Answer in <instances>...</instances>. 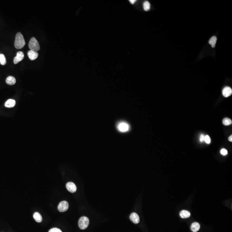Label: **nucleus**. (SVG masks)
<instances>
[{"label":"nucleus","mask_w":232,"mask_h":232,"mask_svg":"<svg viewBox=\"0 0 232 232\" xmlns=\"http://www.w3.org/2000/svg\"><path fill=\"white\" fill-rule=\"evenodd\" d=\"M26 44L23 36L20 32L17 33L15 41V47L16 49H22Z\"/></svg>","instance_id":"nucleus-1"},{"label":"nucleus","mask_w":232,"mask_h":232,"mask_svg":"<svg viewBox=\"0 0 232 232\" xmlns=\"http://www.w3.org/2000/svg\"><path fill=\"white\" fill-rule=\"evenodd\" d=\"M116 128L117 130L121 133L127 132L130 129L129 124L125 121L119 122L116 124Z\"/></svg>","instance_id":"nucleus-2"},{"label":"nucleus","mask_w":232,"mask_h":232,"mask_svg":"<svg viewBox=\"0 0 232 232\" xmlns=\"http://www.w3.org/2000/svg\"><path fill=\"white\" fill-rule=\"evenodd\" d=\"M29 48L31 50L37 52L40 50V47L39 44L36 39L33 37L31 38L29 43Z\"/></svg>","instance_id":"nucleus-3"},{"label":"nucleus","mask_w":232,"mask_h":232,"mask_svg":"<svg viewBox=\"0 0 232 232\" xmlns=\"http://www.w3.org/2000/svg\"><path fill=\"white\" fill-rule=\"evenodd\" d=\"M89 222L88 218L85 216L82 217L78 221V226L81 230H85L88 226Z\"/></svg>","instance_id":"nucleus-4"},{"label":"nucleus","mask_w":232,"mask_h":232,"mask_svg":"<svg viewBox=\"0 0 232 232\" xmlns=\"http://www.w3.org/2000/svg\"><path fill=\"white\" fill-rule=\"evenodd\" d=\"M69 205L67 202L65 201L60 202L58 205V209L60 212H63L68 210Z\"/></svg>","instance_id":"nucleus-5"},{"label":"nucleus","mask_w":232,"mask_h":232,"mask_svg":"<svg viewBox=\"0 0 232 232\" xmlns=\"http://www.w3.org/2000/svg\"><path fill=\"white\" fill-rule=\"evenodd\" d=\"M66 188L70 192L74 193L77 191V187L75 184L72 182H69L66 185Z\"/></svg>","instance_id":"nucleus-6"},{"label":"nucleus","mask_w":232,"mask_h":232,"mask_svg":"<svg viewBox=\"0 0 232 232\" xmlns=\"http://www.w3.org/2000/svg\"><path fill=\"white\" fill-rule=\"evenodd\" d=\"M24 54L21 51L18 52L17 53L16 56L14 58V60H13L14 63L15 64H17L19 62H21L22 60L24 58Z\"/></svg>","instance_id":"nucleus-7"},{"label":"nucleus","mask_w":232,"mask_h":232,"mask_svg":"<svg viewBox=\"0 0 232 232\" xmlns=\"http://www.w3.org/2000/svg\"><path fill=\"white\" fill-rule=\"evenodd\" d=\"M130 219L131 221H132L133 223L137 224L139 222L140 218L138 214L136 213H132L131 214L130 216Z\"/></svg>","instance_id":"nucleus-8"},{"label":"nucleus","mask_w":232,"mask_h":232,"mask_svg":"<svg viewBox=\"0 0 232 232\" xmlns=\"http://www.w3.org/2000/svg\"><path fill=\"white\" fill-rule=\"evenodd\" d=\"M222 93H223V96L224 97L226 98L232 95V89L228 87H225L224 89H223Z\"/></svg>","instance_id":"nucleus-9"},{"label":"nucleus","mask_w":232,"mask_h":232,"mask_svg":"<svg viewBox=\"0 0 232 232\" xmlns=\"http://www.w3.org/2000/svg\"><path fill=\"white\" fill-rule=\"evenodd\" d=\"M28 55L29 59L31 60H34L38 57V53L35 51L30 50L28 53Z\"/></svg>","instance_id":"nucleus-10"},{"label":"nucleus","mask_w":232,"mask_h":232,"mask_svg":"<svg viewBox=\"0 0 232 232\" xmlns=\"http://www.w3.org/2000/svg\"><path fill=\"white\" fill-rule=\"evenodd\" d=\"M200 224L197 222H194L193 223L191 226V230L193 232H197L198 230H200Z\"/></svg>","instance_id":"nucleus-11"},{"label":"nucleus","mask_w":232,"mask_h":232,"mask_svg":"<svg viewBox=\"0 0 232 232\" xmlns=\"http://www.w3.org/2000/svg\"><path fill=\"white\" fill-rule=\"evenodd\" d=\"M15 105H16V101L13 99H10L6 102L5 106L9 108H11V107H14Z\"/></svg>","instance_id":"nucleus-12"},{"label":"nucleus","mask_w":232,"mask_h":232,"mask_svg":"<svg viewBox=\"0 0 232 232\" xmlns=\"http://www.w3.org/2000/svg\"><path fill=\"white\" fill-rule=\"evenodd\" d=\"M6 83L10 85H13L16 83V79L12 76L8 77L6 80Z\"/></svg>","instance_id":"nucleus-13"},{"label":"nucleus","mask_w":232,"mask_h":232,"mask_svg":"<svg viewBox=\"0 0 232 232\" xmlns=\"http://www.w3.org/2000/svg\"><path fill=\"white\" fill-rule=\"evenodd\" d=\"M180 216L182 218H187L190 217V212L187 210H182L180 213Z\"/></svg>","instance_id":"nucleus-14"},{"label":"nucleus","mask_w":232,"mask_h":232,"mask_svg":"<svg viewBox=\"0 0 232 232\" xmlns=\"http://www.w3.org/2000/svg\"><path fill=\"white\" fill-rule=\"evenodd\" d=\"M33 218L35 220V221L38 222V223H40L42 221V217L40 214L38 213V212H35V214L33 215Z\"/></svg>","instance_id":"nucleus-15"},{"label":"nucleus","mask_w":232,"mask_h":232,"mask_svg":"<svg viewBox=\"0 0 232 232\" xmlns=\"http://www.w3.org/2000/svg\"><path fill=\"white\" fill-rule=\"evenodd\" d=\"M217 40V38L215 36L212 37L209 40V44L212 45V48H214L215 47Z\"/></svg>","instance_id":"nucleus-16"},{"label":"nucleus","mask_w":232,"mask_h":232,"mask_svg":"<svg viewBox=\"0 0 232 232\" xmlns=\"http://www.w3.org/2000/svg\"><path fill=\"white\" fill-rule=\"evenodd\" d=\"M144 9L145 11H149L151 8V4L148 1H146L144 3Z\"/></svg>","instance_id":"nucleus-17"},{"label":"nucleus","mask_w":232,"mask_h":232,"mask_svg":"<svg viewBox=\"0 0 232 232\" xmlns=\"http://www.w3.org/2000/svg\"><path fill=\"white\" fill-rule=\"evenodd\" d=\"M6 63V59L4 55L3 54H0V64L1 65H4Z\"/></svg>","instance_id":"nucleus-18"},{"label":"nucleus","mask_w":232,"mask_h":232,"mask_svg":"<svg viewBox=\"0 0 232 232\" xmlns=\"http://www.w3.org/2000/svg\"><path fill=\"white\" fill-rule=\"evenodd\" d=\"M232 123V120L229 118H225L223 120V124L225 126L230 125Z\"/></svg>","instance_id":"nucleus-19"},{"label":"nucleus","mask_w":232,"mask_h":232,"mask_svg":"<svg viewBox=\"0 0 232 232\" xmlns=\"http://www.w3.org/2000/svg\"><path fill=\"white\" fill-rule=\"evenodd\" d=\"M204 141L208 144H209L211 143V138L208 135H206L205 136V139H204Z\"/></svg>","instance_id":"nucleus-20"},{"label":"nucleus","mask_w":232,"mask_h":232,"mask_svg":"<svg viewBox=\"0 0 232 232\" xmlns=\"http://www.w3.org/2000/svg\"><path fill=\"white\" fill-rule=\"evenodd\" d=\"M48 232H62V231L59 229L57 228H53L49 230Z\"/></svg>","instance_id":"nucleus-21"},{"label":"nucleus","mask_w":232,"mask_h":232,"mask_svg":"<svg viewBox=\"0 0 232 232\" xmlns=\"http://www.w3.org/2000/svg\"><path fill=\"white\" fill-rule=\"evenodd\" d=\"M221 154L225 156V155L227 154L228 152H227V151L226 149L224 148L222 149H221Z\"/></svg>","instance_id":"nucleus-22"},{"label":"nucleus","mask_w":232,"mask_h":232,"mask_svg":"<svg viewBox=\"0 0 232 232\" xmlns=\"http://www.w3.org/2000/svg\"><path fill=\"white\" fill-rule=\"evenodd\" d=\"M205 135H204L203 134H201V135H200V142H204V139H205Z\"/></svg>","instance_id":"nucleus-23"},{"label":"nucleus","mask_w":232,"mask_h":232,"mask_svg":"<svg viewBox=\"0 0 232 232\" xmlns=\"http://www.w3.org/2000/svg\"><path fill=\"white\" fill-rule=\"evenodd\" d=\"M136 0H129L130 3L131 4H134L136 2Z\"/></svg>","instance_id":"nucleus-24"},{"label":"nucleus","mask_w":232,"mask_h":232,"mask_svg":"<svg viewBox=\"0 0 232 232\" xmlns=\"http://www.w3.org/2000/svg\"><path fill=\"white\" fill-rule=\"evenodd\" d=\"M229 141H230V142H232V135H231V136H230V137H229Z\"/></svg>","instance_id":"nucleus-25"}]
</instances>
